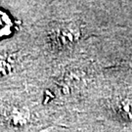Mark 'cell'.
<instances>
[{
    "mask_svg": "<svg viewBox=\"0 0 132 132\" xmlns=\"http://www.w3.org/2000/svg\"><path fill=\"white\" fill-rule=\"evenodd\" d=\"M54 33H55V41L62 45H67L75 42L79 36V31L76 28H58Z\"/></svg>",
    "mask_w": 132,
    "mask_h": 132,
    "instance_id": "2",
    "label": "cell"
},
{
    "mask_svg": "<svg viewBox=\"0 0 132 132\" xmlns=\"http://www.w3.org/2000/svg\"><path fill=\"white\" fill-rule=\"evenodd\" d=\"M13 21L9 14L0 10V38L9 36L13 30Z\"/></svg>",
    "mask_w": 132,
    "mask_h": 132,
    "instance_id": "3",
    "label": "cell"
},
{
    "mask_svg": "<svg viewBox=\"0 0 132 132\" xmlns=\"http://www.w3.org/2000/svg\"><path fill=\"white\" fill-rule=\"evenodd\" d=\"M5 120L14 127H23L30 120V113L27 108L21 105L9 104L2 110Z\"/></svg>",
    "mask_w": 132,
    "mask_h": 132,
    "instance_id": "1",
    "label": "cell"
},
{
    "mask_svg": "<svg viewBox=\"0 0 132 132\" xmlns=\"http://www.w3.org/2000/svg\"><path fill=\"white\" fill-rule=\"evenodd\" d=\"M11 66L12 64L10 62V59H8L7 57L0 56V76H5V73L9 71Z\"/></svg>",
    "mask_w": 132,
    "mask_h": 132,
    "instance_id": "5",
    "label": "cell"
},
{
    "mask_svg": "<svg viewBox=\"0 0 132 132\" xmlns=\"http://www.w3.org/2000/svg\"><path fill=\"white\" fill-rule=\"evenodd\" d=\"M118 113L123 119L127 121H132V96L123 98L119 102Z\"/></svg>",
    "mask_w": 132,
    "mask_h": 132,
    "instance_id": "4",
    "label": "cell"
}]
</instances>
